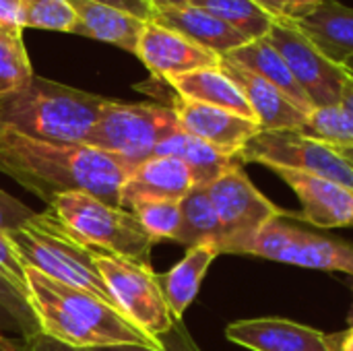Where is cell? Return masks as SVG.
<instances>
[{
	"mask_svg": "<svg viewBox=\"0 0 353 351\" xmlns=\"http://www.w3.org/2000/svg\"><path fill=\"white\" fill-rule=\"evenodd\" d=\"M95 263L114 306L143 335L159 343L176 325L165 304L159 275L149 265L99 252H95Z\"/></svg>",
	"mask_w": 353,
	"mask_h": 351,
	"instance_id": "52a82bcc",
	"label": "cell"
},
{
	"mask_svg": "<svg viewBox=\"0 0 353 351\" xmlns=\"http://www.w3.org/2000/svg\"><path fill=\"white\" fill-rule=\"evenodd\" d=\"M178 130L182 128L172 106L108 99L85 145L141 163L153 157L155 147Z\"/></svg>",
	"mask_w": 353,
	"mask_h": 351,
	"instance_id": "8992f818",
	"label": "cell"
},
{
	"mask_svg": "<svg viewBox=\"0 0 353 351\" xmlns=\"http://www.w3.org/2000/svg\"><path fill=\"white\" fill-rule=\"evenodd\" d=\"M225 337L250 351H339V337L283 319L236 321Z\"/></svg>",
	"mask_w": 353,
	"mask_h": 351,
	"instance_id": "9a60e30c",
	"label": "cell"
},
{
	"mask_svg": "<svg viewBox=\"0 0 353 351\" xmlns=\"http://www.w3.org/2000/svg\"><path fill=\"white\" fill-rule=\"evenodd\" d=\"M323 0H288L283 6V19H292L298 21L302 17H306L308 12H312Z\"/></svg>",
	"mask_w": 353,
	"mask_h": 351,
	"instance_id": "8d00e7d4",
	"label": "cell"
},
{
	"mask_svg": "<svg viewBox=\"0 0 353 351\" xmlns=\"http://www.w3.org/2000/svg\"><path fill=\"white\" fill-rule=\"evenodd\" d=\"M155 79L168 81L192 70L219 66L221 56L194 43L182 33L155 21H147L134 54Z\"/></svg>",
	"mask_w": 353,
	"mask_h": 351,
	"instance_id": "7c38bea8",
	"label": "cell"
},
{
	"mask_svg": "<svg viewBox=\"0 0 353 351\" xmlns=\"http://www.w3.org/2000/svg\"><path fill=\"white\" fill-rule=\"evenodd\" d=\"M254 2H259L267 12H271L273 17H277V19H283V10H281V4L277 2V0H254Z\"/></svg>",
	"mask_w": 353,
	"mask_h": 351,
	"instance_id": "b9f144b4",
	"label": "cell"
},
{
	"mask_svg": "<svg viewBox=\"0 0 353 351\" xmlns=\"http://www.w3.org/2000/svg\"><path fill=\"white\" fill-rule=\"evenodd\" d=\"M77 14V29L74 33L112 43L122 48L130 54H137L139 37L147 21H141L124 10L114 6H105L99 2L89 0H68Z\"/></svg>",
	"mask_w": 353,
	"mask_h": 351,
	"instance_id": "ffe728a7",
	"label": "cell"
},
{
	"mask_svg": "<svg viewBox=\"0 0 353 351\" xmlns=\"http://www.w3.org/2000/svg\"><path fill=\"white\" fill-rule=\"evenodd\" d=\"M23 27L74 33L77 14L68 0H21Z\"/></svg>",
	"mask_w": 353,
	"mask_h": 351,
	"instance_id": "f1b7e54d",
	"label": "cell"
},
{
	"mask_svg": "<svg viewBox=\"0 0 353 351\" xmlns=\"http://www.w3.org/2000/svg\"><path fill=\"white\" fill-rule=\"evenodd\" d=\"M161 348L159 350H151V348H105V350H91V351H201L199 345L192 341V337L188 335L186 327L182 325V321H178L172 331L168 335H163L159 339Z\"/></svg>",
	"mask_w": 353,
	"mask_h": 351,
	"instance_id": "836d02e7",
	"label": "cell"
},
{
	"mask_svg": "<svg viewBox=\"0 0 353 351\" xmlns=\"http://www.w3.org/2000/svg\"><path fill=\"white\" fill-rule=\"evenodd\" d=\"M244 254L314 271L353 275V246L327 236L302 232L281 217L269 221L244 248Z\"/></svg>",
	"mask_w": 353,
	"mask_h": 351,
	"instance_id": "8fae6325",
	"label": "cell"
},
{
	"mask_svg": "<svg viewBox=\"0 0 353 351\" xmlns=\"http://www.w3.org/2000/svg\"><path fill=\"white\" fill-rule=\"evenodd\" d=\"M178 97L205 103V106H215L234 114H240L244 118H252L254 114L242 95L240 87L221 70V66H211V68H201L192 70L180 77H172L165 81Z\"/></svg>",
	"mask_w": 353,
	"mask_h": 351,
	"instance_id": "44dd1931",
	"label": "cell"
},
{
	"mask_svg": "<svg viewBox=\"0 0 353 351\" xmlns=\"http://www.w3.org/2000/svg\"><path fill=\"white\" fill-rule=\"evenodd\" d=\"M294 23L329 60L345 66L353 58V8L343 2L323 0Z\"/></svg>",
	"mask_w": 353,
	"mask_h": 351,
	"instance_id": "ac0fdd59",
	"label": "cell"
},
{
	"mask_svg": "<svg viewBox=\"0 0 353 351\" xmlns=\"http://www.w3.org/2000/svg\"><path fill=\"white\" fill-rule=\"evenodd\" d=\"M238 161L312 174L353 190V166L339 149L300 130H261L238 153Z\"/></svg>",
	"mask_w": 353,
	"mask_h": 351,
	"instance_id": "ba28073f",
	"label": "cell"
},
{
	"mask_svg": "<svg viewBox=\"0 0 353 351\" xmlns=\"http://www.w3.org/2000/svg\"><path fill=\"white\" fill-rule=\"evenodd\" d=\"M151 4H153V8H155V12L157 10H168V8H182V6H190L194 0H149Z\"/></svg>",
	"mask_w": 353,
	"mask_h": 351,
	"instance_id": "ab89813d",
	"label": "cell"
},
{
	"mask_svg": "<svg viewBox=\"0 0 353 351\" xmlns=\"http://www.w3.org/2000/svg\"><path fill=\"white\" fill-rule=\"evenodd\" d=\"M35 217H37V211L29 209L19 199L0 190V232L2 234H10V232L23 228L25 223H29Z\"/></svg>",
	"mask_w": 353,
	"mask_h": 351,
	"instance_id": "d6a6232c",
	"label": "cell"
},
{
	"mask_svg": "<svg viewBox=\"0 0 353 351\" xmlns=\"http://www.w3.org/2000/svg\"><path fill=\"white\" fill-rule=\"evenodd\" d=\"M172 110L176 112L178 124L184 132L205 141L230 157H238L244 145L261 132L259 122L252 118H244L215 106L188 101L178 95L174 97Z\"/></svg>",
	"mask_w": 353,
	"mask_h": 351,
	"instance_id": "4fadbf2b",
	"label": "cell"
},
{
	"mask_svg": "<svg viewBox=\"0 0 353 351\" xmlns=\"http://www.w3.org/2000/svg\"><path fill=\"white\" fill-rule=\"evenodd\" d=\"M180 211H182V223L176 242L186 248L209 244L219 250L221 225L207 186H192L190 192L180 201Z\"/></svg>",
	"mask_w": 353,
	"mask_h": 351,
	"instance_id": "d4e9b609",
	"label": "cell"
},
{
	"mask_svg": "<svg viewBox=\"0 0 353 351\" xmlns=\"http://www.w3.org/2000/svg\"><path fill=\"white\" fill-rule=\"evenodd\" d=\"M10 333H17V335L21 337L17 323H14V321H12V317H10V314L0 306V337H2V335L10 337Z\"/></svg>",
	"mask_w": 353,
	"mask_h": 351,
	"instance_id": "74e56055",
	"label": "cell"
},
{
	"mask_svg": "<svg viewBox=\"0 0 353 351\" xmlns=\"http://www.w3.org/2000/svg\"><path fill=\"white\" fill-rule=\"evenodd\" d=\"M132 213L155 244L163 242V240L176 242L180 223H182L180 203H176V201H145V203H139L137 207H132Z\"/></svg>",
	"mask_w": 353,
	"mask_h": 351,
	"instance_id": "f546056e",
	"label": "cell"
},
{
	"mask_svg": "<svg viewBox=\"0 0 353 351\" xmlns=\"http://www.w3.org/2000/svg\"><path fill=\"white\" fill-rule=\"evenodd\" d=\"M33 66L23 43V29L0 27V97L23 91L33 79Z\"/></svg>",
	"mask_w": 353,
	"mask_h": 351,
	"instance_id": "4316f807",
	"label": "cell"
},
{
	"mask_svg": "<svg viewBox=\"0 0 353 351\" xmlns=\"http://www.w3.org/2000/svg\"><path fill=\"white\" fill-rule=\"evenodd\" d=\"M153 157L180 159L190 170V174L194 178V186H209L213 180H217L230 168L240 163L238 157L223 155L215 147L207 145L205 141H201L184 130H178V132L170 134L165 141H161L155 147Z\"/></svg>",
	"mask_w": 353,
	"mask_h": 351,
	"instance_id": "cb8c5ba5",
	"label": "cell"
},
{
	"mask_svg": "<svg viewBox=\"0 0 353 351\" xmlns=\"http://www.w3.org/2000/svg\"><path fill=\"white\" fill-rule=\"evenodd\" d=\"M339 351H353V327L339 339Z\"/></svg>",
	"mask_w": 353,
	"mask_h": 351,
	"instance_id": "7bdbcfd3",
	"label": "cell"
},
{
	"mask_svg": "<svg viewBox=\"0 0 353 351\" xmlns=\"http://www.w3.org/2000/svg\"><path fill=\"white\" fill-rule=\"evenodd\" d=\"M6 236L25 267L114 304L97 269L95 252L74 240L50 211L37 213L35 219Z\"/></svg>",
	"mask_w": 353,
	"mask_h": 351,
	"instance_id": "5b68a950",
	"label": "cell"
},
{
	"mask_svg": "<svg viewBox=\"0 0 353 351\" xmlns=\"http://www.w3.org/2000/svg\"><path fill=\"white\" fill-rule=\"evenodd\" d=\"M267 39L285 60L314 110L341 103L343 87L350 77L347 66L329 60L292 19H277Z\"/></svg>",
	"mask_w": 353,
	"mask_h": 351,
	"instance_id": "30bf717a",
	"label": "cell"
},
{
	"mask_svg": "<svg viewBox=\"0 0 353 351\" xmlns=\"http://www.w3.org/2000/svg\"><path fill=\"white\" fill-rule=\"evenodd\" d=\"M221 70L240 87L242 95L246 97L254 120L259 122L261 130L271 132V130H300L308 114H304L300 108H296L277 87H273L269 81L263 77L250 72L248 68L232 62L230 58L221 56L219 62Z\"/></svg>",
	"mask_w": 353,
	"mask_h": 351,
	"instance_id": "e0dca14e",
	"label": "cell"
},
{
	"mask_svg": "<svg viewBox=\"0 0 353 351\" xmlns=\"http://www.w3.org/2000/svg\"><path fill=\"white\" fill-rule=\"evenodd\" d=\"M0 275L29 300V288H27V277H25V265L21 263L19 254L14 252L10 240L6 234L0 232Z\"/></svg>",
	"mask_w": 353,
	"mask_h": 351,
	"instance_id": "1f68e13d",
	"label": "cell"
},
{
	"mask_svg": "<svg viewBox=\"0 0 353 351\" xmlns=\"http://www.w3.org/2000/svg\"><path fill=\"white\" fill-rule=\"evenodd\" d=\"M300 132L333 147H353V112L341 103L316 108Z\"/></svg>",
	"mask_w": 353,
	"mask_h": 351,
	"instance_id": "83f0119b",
	"label": "cell"
},
{
	"mask_svg": "<svg viewBox=\"0 0 353 351\" xmlns=\"http://www.w3.org/2000/svg\"><path fill=\"white\" fill-rule=\"evenodd\" d=\"M271 170L302 203L300 213H285V217H294L316 228H353V190L312 174L285 168Z\"/></svg>",
	"mask_w": 353,
	"mask_h": 351,
	"instance_id": "5bb4252c",
	"label": "cell"
},
{
	"mask_svg": "<svg viewBox=\"0 0 353 351\" xmlns=\"http://www.w3.org/2000/svg\"><path fill=\"white\" fill-rule=\"evenodd\" d=\"M27 343V351H91V350H81V348H72V345H66L62 341H56L43 333L35 335L33 339L25 341Z\"/></svg>",
	"mask_w": 353,
	"mask_h": 351,
	"instance_id": "d590c367",
	"label": "cell"
},
{
	"mask_svg": "<svg viewBox=\"0 0 353 351\" xmlns=\"http://www.w3.org/2000/svg\"><path fill=\"white\" fill-rule=\"evenodd\" d=\"M277 2L281 4V10H283V6H285V2H288V0H277Z\"/></svg>",
	"mask_w": 353,
	"mask_h": 351,
	"instance_id": "bcb514c9",
	"label": "cell"
},
{
	"mask_svg": "<svg viewBox=\"0 0 353 351\" xmlns=\"http://www.w3.org/2000/svg\"><path fill=\"white\" fill-rule=\"evenodd\" d=\"M48 211L74 240L93 252L151 267L155 242L132 211L85 192L60 194L48 205Z\"/></svg>",
	"mask_w": 353,
	"mask_h": 351,
	"instance_id": "277c9868",
	"label": "cell"
},
{
	"mask_svg": "<svg viewBox=\"0 0 353 351\" xmlns=\"http://www.w3.org/2000/svg\"><path fill=\"white\" fill-rule=\"evenodd\" d=\"M151 21L182 33L184 37L192 39L194 43H199L219 56H225V54L242 48L244 43H248V39L242 33H238L236 29H232L228 23H223L209 10H205L201 6H192V4L182 6V8L157 10Z\"/></svg>",
	"mask_w": 353,
	"mask_h": 351,
	"instance_id": "d6986e66",
	"label": "cell"
},
{
	"mask_svg": "<svg viewBox=\"0 0 353 351\" xmlns=\"http://www.w3.org/2000/svg\"><path fill=\"white\" fill-rule=\"evenodd\" d=\"M137 166L85 143L39 141L0 128V172L46 205L66 192H85L118 207L120 188Z\"/></svg>",
	"mask_w": 353,
	"mask_h": 351,
	"instance_id": "6da1fadb",
	"label": "cell"
},
{
	"mask_svg": "<svg viewBox=\"0 0 353 351\" xmlns=\"http://www.w3.org/2000/svg\"><path fill=\"white\" fill-rule=\"evenodd\" d=\"M207 190L221 225V254H244L248 242L269 221L285 217L288 213L256 190L242 163H236L213 180Z\"/></svg>",
	"mask_w": 353,
	"mask_h": 351,
	"instance_id": "9c48e42d",
	"label": "cell"
},
{
	"mask_svg": "<svg viewBox=\"0 0 353 351\" xmlns=\"http://www.w3.org/2000/svg\"><path fill=\"white\" fill-rule=\"evenodd\" d=\"M350 70V68H347ZM341 106H345L347 110L353 112V72L350 70V77L345 81V87H343V95H341Z\"/></svg>",
	"mask_w": 353,
	"mask_h": 351,
	"instance_id": "60d3db41",
	"label": "cell"
},
{
	"mask_svg": "<svg viewBox=\"0 0 353 351\" xmlns=\"http://www.w3.org/2000/svg\"><path fill=\"white\" fill-rule=\"evenodd\" d=\"M194 178L190 170L176 157H149L141 161L124 180L120 188L118 207L132 211L145 201H176L180 203L190 188Z\"/></svg>",
	"mask_w": 353,
	"mask_h": 351,
	"instance_id": "2e32d148",
	"label": "cell"
},
{
	"mask_svg": "<svg viewBox=\"0 0 353 351\" xmlns=\"http://www.w3.org/2000/svg\"><path fill=\"white\" fill-rule=\"evenodd\" d=\"M0 351H27V343L21 337H0Z\"/></svg>",
	"mask_w": 353,
	"mask_h": 351,
	"instance_id": "f35d334b",
	"label": "cell"
},
{
	"mask_svg": "<svg viewBox=\"0 0 353 351\" xmlns=\"http://www.w3.org/2000/svg\"><path fill=\"white\" fill-rule=\"evenodd\" d=\"M0 306L17 323L19 333H21V339L29 341V339H33L35 335L41 333L39 323H37V317H35L29 300L23 294H19L2 275H0Z\"/></svg>",
	"mask_w": 353,
	"mask_h": 351,
	"instance_id": "4dcf8cb0",
	"label": "cell"
},
{
	"mask_svg": "<svg viewBox=\"0 0 353 351\" xmlns=\"http://www.w3.org/2000/svg\"><path fill=\"white\" fill-rule=\"evenodd\" d=\"M29 304L43 335L81 350L105 348H151L161 343L143 335L122 312L99 296L81 288L56 281L31 267H25Z\"/></svg>",
	"mask_w": 353,
	"mask_h": 351,
	"instance_id": "7a4b0ae2",
	"label": "cell"
},
{
	"mask_svg": "<svg viewBox=\"0 0 353 351\" xmlns=\"http://www.w3.org/2000/svg\"><path fill=\"white\" fill-rule=\"evenodd\" d=\"M337 149H339V153L353 166V147H337Z\"/></svg>",
	"mask_w": 353,
	"mask_h": 351,
	"instance_id": "ee69618b",
	"label": "cell"
},
{
	"mask_svg": "<svg viewBox=\"0 0 353 351\" xmlns=\"http://www.w3.org/2000/svg\"><path fill=\"white\" fill-rule=\"evenodd\" d=\"M105 101L108 97L33 74L23 91L0 97V128L39 141L85 143Z\"/></svg>",
	"mask_w": 353,
	"mask_h": 351,
	"instance_id": "3957f363",
	"label": "cell"
},
{
	"mask_svg": "<svg viewBox=\"0 0 353 351\" xmlns=\"http://www.w3.org/2000/svg\"><path fill=\"white\" fill-rule=\"evenodd\" d=\"M345 66H347V68H350V70H352V72H353V58H352V60H350V62H347V64H345Z\"/></svg>",
	"mask_w": 353,
	"mask_h": 351,
	"instance_id": "f6af8a7d",
	"label": "cell"
},
{
	"mask_svg": "<svg viewBox=\"0 0 353 351\" xmlns=\"http://www.w3.org/2000/svg\"><path fill=\"white\" fill-rule=\"evenodd\" d=\"M219 257V250L215 246H192L186 250L184 259L174 265L165 275H159L161 292L165 298V304L174 317V321H182L188 306L194 302L201 283L211 267V263Z\"/></svg>",
	"mask_w": 353,
	"mask_h": 351,
	"instance_id": "603a6c76",
	"label": "cell"
},
{
	"mask_svg": "<svg viewBox=\"0 0 353 351\" xmlns=\"http://www.w3.org/2000/svg\"><path fill=\"white\" fill-rule=\"evenodd\" d=\"M192 6H201L242 33L248 41L267 37L277 17L267 12L254 0H194Z\"/></svg>",
	"mask_w": 353,
	"mask_h": 351,
	"instance_id": "484cf974",
	"label": "cell"
},
{
	"mask_svg": "<svg viewBox=\"0 0 353 351\" xmlns=\"http://www.w3.org/2000/svg\"><path fill=\"white\" fill-rule=\"evenodd\" d=\"M89 2H99L105 6H114L118 10H124L141 21H151L155 14V8L149 0H89Z\"/></svg>",
	"mask_w": 353,
	"mask_h": 351,
	"instance_id": "e575fe53",
	"label": "cell"
},
{
	"mask_svg": "<svg viewBox=\"0 0 353 351\" xmlns=\"http://www.w3.org/2000/svg\"><path fill=\"white\" fill-rule=\"evenodd\" d=\"M223 58H230L232 62L248 68L250 72L263 77L265 81H269L273 87H277L296 108H300L304 114H312L314 106L310 101V97L304 93V89L298 85V81L294 79L292 70L288 68L285 60L279 56V52L269 43L267 37L261 39H252L248 43H244L242 48L225 54Z\"/></svg>",
	"mask_w": 353,
	"mask_h": 351,
	"instance_id": "7402d4cb",
	"label": "cell"
}]
</instances>
